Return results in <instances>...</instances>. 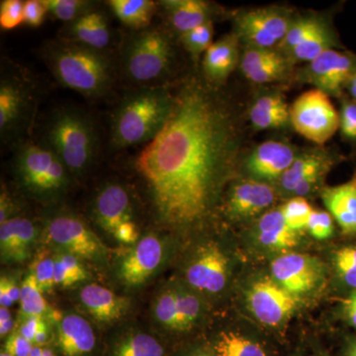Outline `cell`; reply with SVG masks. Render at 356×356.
Here are the masks:
<instances>
[{"label":"cell","mask_w":356,"mask_h":356,"mask_svg":"<svg viewBox=\"0 0 356 356\" xmlns=\"http://www.w3.org/2000/svg\"><path fill=\"white\" fill-rule=\"evenodd\" d=\"M44 6L54 17L72 23L93 11L95 3L86 0H43Z\"/></svg>","instance_id":"38"},{"label":"cell","mask_w":356,"mask_h":356,"mask_svg":"<svg viewBox=\"0 0 356 356\" xmlns=\"http://www.w3.org/2000/svg\"><path fill=\"white\" fill-rule=\"evenodd\" d=\"M79 300L97 322L110 324L127 313L130 301L102 285L88 284L79 291Z\"/></svg>","instance_id":"26"},{"label":"cell","mask_w":356,"mask_h":356,"mask_svg":"<svg viewBox=\"0 0 356 356\" xmlns=\"http://www.w3.org/2000/svg\"><path fill=\"white\" fill-rule=\"evenodd\" d=\"M93 212L99 226L113 235L123 222L133 221L130 194L120 184L106 185L96 196Z\"/></svg>","instance_id":"21"},{"label":"cell","mask_w":356,"mask_h":356,"mask_svg":"<svg viewBox=\"0 0 356 356\" xmlns=\"http://www.w3.org/2000/svg\"><path fill=\"white\" fill-rule=\"evenodd\" d=\"M47 235L67 254L88 261H99L108 250L86 222L72 215L53 218L47 226Z\"/></svg>","instance_id":"11"},{"label":"cell","mask_w":356,"mask_h":356,"mask_svg":"<svg viewBox=\"0 0 356 356\" xmlns=\"http://www.w3.org/2000/svg\"><path fill=\"white\" fill-rule=\"evenodd\" d=\"M55 273V257L43 255L35 262L34 271L32 273L43 293L51 291L56 286Z\"/></svg>","instance_id":"45"},{"label":"cell","mask_w":356,"mask_h":356,"mask_svg":"<svg viewBox=\"0 0 356 356\" xmlns=\"http://www.w3.org/2000/svg\"><path fill=\"white\" fill-rule=\"evenodd\" d=\"M48 9L43 0H28L24 2V23L30 27L37 28L43 24Z\"/></svg>","instance_id":"46"},{"label":"cell","mask_w":356,"mask_h":356,"mask_svg":"<svg viewBox=\"0 0 356 356\" xmlns=\"http://www.w3.org/2000/svg\"><path fill=\"white\" fill-rule=\"evenodd\" d=\"M20 306L21 313L25 317H41L48 310V304L44 298L43 291L33 273L26 276L23 281L21 286Z\"/></svg>","instance_id":"35"},{"label":"cell","mask_w":356,"mask_h":356,"mask_svg":"<svg viewBox=\"0 0 356 356\" xmlns=\"http://www.w3.org/2000/svg\"><path fill=\"white\" fill-rule=\"evenodd\" d=\"M297 13L287 6H269L236 11L233 33L245 48H277Z\"/></svg>","instance_id":"6"},{"label":"cell","mask_w":356,"mask_h":356,"mask_svg":"<svg viewBox=\"0 0 356 356\" xmlns=\"http://www.w3.org/2000/svg\"><path fill=\"white\" fill-rule=\"evenodd\" d=\"M290 125L302 137L323 147L339 131V115L330 96L313 88L292 103Z\"/></svg>","instance_id":"8"},{"label":"cell","mask_w":356,"mask_h":356,"mask_svg":"<svg viewBox=\"0 0 356 356\" xmlns=\"http://www.w3.org/2000/svg\"><path fill=\"white\" fill-rule=\"evenodd\" d=\"M173 92L165 86H144L122 100L115 111L111 140L115 147L149 143L161 132L172 111Z\"/></svg>","instance_id":"3"},{"label":"cell","mask_w":356,"mask_h":356,"mask_svg":"<svg viewBox=\"0 0 356 356\" xmlns=\"http://www.w3.org/2000/svg\"><path fill=\"white\" fill-rule=\"evenodd\" d=\"M339 128L341 138L356 149V102L348 95L341 98Z\"/></svg>","instance_id":"42"},{"label":"cell","mask_w":356,"mask_h":356,"mask_svg":"<svg viewBox=\"0 0 356 356\" xmlns=\"http://www.w3.org/2000/svg\"><path fill=\"white\" fill-rule=\"evenodd\" d=\"M248 119L257 131L284 128L290 125V106L280 93H267L252 103Z\"/></svg>","instance_id":"28"},{"label":"cell","mask_w":356,"mask_h":356,"mask_svg":"<svg viewBox=\"0 0 356 356\" xmlns=\"http://www.w3.org/2000/svg\"><path fill=\"white\" fill-rule=\"evenodd\" d=\"M15 170L26 189L49 195L67 186L69 170L49 147L26 144L18 149Z\"/></svg>","instance_id":"7"},{"label":"cell","mask_w":356,"mask_h":356,"mask_svg":"<svg viewBox=\"0 0 356 356\" xmlns=\"http://www.w3.org/2000/svg\"><path fill=\"white\" fill-rule=\"evenodd\" d=\"M217 89L195 76L180 84L165 125L134 161L156 215L170 226L207 218L242 156L238 114Z\"/></svg>","instance_id":"1"},{"label":"cell","mask_w":356,"mask_h":356,"mask_svg":"<svg viewBox=\"0 0 356 356\" xmlns=\"http://www.w3.org/2000/svg\"><path fill=\"white\" fill-rule=\"evenodd\" d=\"M175 49L168 35L161 29H145L134 35L122 57L129 79L146 86L163 81L172 69Z\"/></svg>","instance_id":"5"},{"label":"cell","mask_w":356,"mask_h":356,"mask_svg":"<svg viewBox=\"0 0 356 356\" xmlns=\"http://www.w3.org/2000/svg\"><path fill=\"white\" fill-rule=\"evenodd\" d=\"M44 322L40 316H31V317H26L23 324L20 325L19 334L25 337L28 341H31L33 344L35 343L37 334L43 327Z\"/></svg>","instance_id":"49"},{"label":"cell","mask_w":356,"mask_h":356,"mask_svg":"<svg viewBox=\"0 0 356 356\" xmlns=\"http://www.w3.org/2000/svg\"><path fill=\"white\" fill-rule=\"evenodd\" d=\"M38 229L26 218L16 217L0 224V254L3 262L22 264L30 259Z\"/></svg>","instance_id":"22"},{"label":"cell","mask_w":356,"mask_h":356,"mask_svg":"<svg viewBox=\"0 0 356 356\" xmlns=\"http://www.w3.org/2000/svg\"><path fill=\"white\" fill-rule=\"evenodd\" d=\"M42 351H43V346H34L29 356H42Z\"/></svg>","instance_id":"57"},{"label":"cell","mask_w":356,"mask_h":356,"mask_svg":"<svg viewBox=\"0 0 356 356\" xmlns=\"http://www.w3.org/2000/svg\"><path fill=\"white\" fill-rule=\"evenodd\" d=\"M213 36L214 24L208 22L180 35L179 41L194 62L197 63L202 54H205L213 44Z\"/></svg>","instance_id":"37"},{"label":"cell","mask_w":356,"mask_h":356,"mask_svg":"<svg viewBox=\"0 0 356 356\" xmlns=\"http://www.w3.org/2000/svg\"><path fill=\"white\" fill-rule=\"evenodd\" d=\"M13 304L14 302L11 299L10 293L7 289L6 283L3 280H0V305L8 308V307L13 306Z\"/></svg>","instance_id":"54"},{"label":"cell","mask_w":356,"mask_h":356,"mask_svg":"<svg viewBox=\"0 0 356 356\" xmlns=\"http://www.w3.org/2000/svg\"><path fill=\"white\" fill-rule=\"evenodd\" d=\"M331 19L322 13H307L303 14L297 13L296 17L293 21L291 27L288 30L286 36L278 44V50L282 53L287 54L293 50L295 47L303 43L307 39L310 38L312 35L320 31Z\"/></svg>","instance_id":"32"},{"label":"cell","mask_w":356,"mask_h":356,"mask_svg":"<svg viewBox=\"0 0 356 356\" xmlns=\"http://www.w3.org/2000/svg\"><path fill=\"white\" fill-rule=\"evenodd\" d=\"M0 356H11L9 353H7L6 350H2L0 353Z\"/></svg>","instance_id":"60"},{"label":"cell","mask_w":356,"mask_h":356,"mask_svg":"<svg viewBox=\"0 0 356 356\" xmlns=\"http://www.w3.org/2000/svg\"><path fill=\"white\" fill-rule=\"evenodd\" d=\"M31 88L22 79L2 76L0 83V133L3 140L24 132L32 109Z\"/></svg>","instance_id":"15"},{"label":"cell","mask_w":356,"mask_h":356,"mask_svg":"<svg viewBox=\"0 0 356 356\" xmlns=\"http://www.w3.org/2000/svg\"><path fill=\"white\" fill-rule=\"evenodd\" d=\"M65 30L69 41L97 51L104 50L111 41V33L106 17L98 11H91L74 22L69 23Z\"/></svg>","instance_id":"29"},{"label":"cell","mask_w":356,"mask_h":356,"mask_svg":"<svg viewBox=\"0 0 356 356\" xmlns=\"http://www.w3.org/2000/svg\"><path fill=\"white\" fill-rule=\"evenodd\" d=\"M56 264V273H55V283L56 285L63 287H70L72 285L76 284L77 282H81L76 275H74L72 271L69 270L60 262L57 257H55Z\"/></svg>","instance_id":"51"},{"label":"cell","mask_w":356,"mask_h":356,"mask_svg":"<svg viewBox=\"0 0 356 356\" xmlns=\"http://www.w3.org/2000/svg\"><path fill=\"white\" fill-rule=\"evenodd\" d=\"M177 306V332L187 331L197 322L202 311L200 300L193 293L175 289Z\"/></svg>","instance_id":"36"},{"label":"cell","mask_w":356,"mask_h":356,"mask_svg":"<svg viewBox=\"0 0 356 356\" xmlns=\"http://www.w3.org/2000/svg\"><path fill=\"white\" fill-rule=\"evenodd\" d=\"M346 92L348 93V97L356 102V74L350 79V83L346 86Z\"/></svg>","instance_id":"55"},{"label":"cell","mask_w":356,"mask_h":356,"mask_svg":"<svg viewBox=\"0 0 356 356\" xmlns=\"http://www.w3.org/2000/svg\"><path fill=\"white\" fill-rule=\"evenodd\" d=\"M300 149L284 140H266L245 156L243 168L248 177L273 184L294 163Z\"/></svg>","instance_id":"16"},{"label":"cell","mask_w":356,"mask_h":356,"mask_svg":"<svg viewBox=\"0 0 356 356\" xmlns=\"http://www.w3.org/2000/svg\"><path fill=\"white\" fill-rule=\"evenodd\" d=\"M241 46L240 40L232 32L211 44L204 54V79L211 86L219 88L240 67Z\"/></svg>","instance_id":"20"},{"label":"cell","mask_w":356,"mask_h":356,"mask_svg":"<svg viewBox=\"0 0 356 356\" xmlns=\"http://www.w3.org/2000/svg\"><path fill=\"white\" fill-rule=\"evenodd\" d=\"M46 147L64 163L70 173L83 175L96 156V134L90 119L74 109L51 116L46 129Z\"/></svg>","instance_id":"4"},{"label":"cell","mask_w":356,"mask_h":356,"mask_svg":"<svg viewBox=\"0 0 356 356\" xmlns=\"http://www.w3.org/2000/svg\"><path fill=\"white\" fill-rule=\"evenodd\" d=\"M108 356H165V348L146 332H130L119 339Z\"/></svg>","instance_id":"33"},{"label":"cell","mask_w":356,"mask_h":356,"mask_svg":"<svg viewBox=\"0 0 356 356\" xmlns=\"http://www.w3.org/2000/svg\"><path fill=\"white\" fill-rule=\"evenodd\" d=\"M154 316L163 327L177 331V306L175 289L165 290L156 297L154 305Z\"/></svg>","instance_id":"41"},{"label":"cell","mask_w":356,"mask_h":356,"mask_svg":"<svg viewBox=\"0 0 356 356\" xmlns=\"http://www.w3.org/2000/svg\"><path fill=\"white\" fill-rule=\"evenodd\" d=\"M186 356H215V355H211V353H207V351L199 350V351H195V353H191V355H188Z\"/></svg>","instance_id":"59"},{"label":"cell","mask_w":356,"mask_h":356,"mask_svg":"<svg viewBox=\"0 0 356 356\" xmlns=\"http://www.w3.org/2000/svg\"><path fill=\"white\" fill-rule=\"evenodd\" d=\"M276 187L254 178L236 180L229 187L226 209L234 220L250 219L270 210L277 199Z\"/></svg>","instance_id":"17"},{"label":"cell","mask_w":356,"mask_h":356,"mask_svg":"<svg viewBox=\"0 0 356 356\" xmlns=\"http://www.w3.org/2000/svg\"><path fill=\"white\" fill-rule=\"evenodd\" d=\"M42 356H56V353L48 346H43V351H42Z\"/></svg>","instance_id":"58"},{"label":"cell","mask_w":356,"mask_h":356,"mask_svg":"<svg viewBox=\"0 0 356 356\" xmlns=\"http://www.w3.org/2000/svg\"><path fill=\"white\" fill-rule=\"evenodd\" d=\"M332 49H344V47L339 41V34L331 21L320 31L312 35L310 38L295 47L285 55L295 65H306L324 54L325 51L332 50Z\"/></svg>","instance_id":"30"},{"label":"cell","mask_w":356,"mask_h":356,"mask_svg":"<svg viewBox=\"0 0 356 356\" xmlns=\"http://www.w3.org/2000/svg\"><path fill=\"white\" fill-rule=\"evenodd\" d=\"M163 257V241L154 235L144 236L124 257L119 267V277L128 286H140L158 270Z\"/></svg>","instance_id":"19"},{"label":"cell","mask_w":356,"mask_h":356,"mask_svg":"<svg viewBox=\"0 0 356 356\" xmlns=\"http://www.w3.org/2000/svg\"><path fill=\"white\" fill-rule=\"evenodd\" d=\"M173 31L178 36L194 28L213 22L216 9L210 2L203 0H165L159 2Z\"/></svg>","instance_id":"25"},{"label":"cell","mask_w":356,"mask_h":356,"mask_svg":"<svg viewBox=\"0 0 356 356\" xmlns=\"http://www.w3.org/2000/svg\"><path fill=\"white\" fill-rule=\"evenodd\" d=\"M344 321L356 330V290L350 293L341 306Z\"/></svg>","instance_id":"52"},{"label":"cell","mask_w":356,"mask_h":356,"mask_svg":"<svg viewBox=\"0 0 356 356\" xmlns=\"http://www.w3.org/2000/svg\"><path fill=\"white\" fill-rule=\"evenodd\" d=\"M344 356H356V339L348 344Z\"/></svg>","instance_id":"56"},{"label":"cell","mask_w":356,"mask_h":356,"mask_svg":"<svg viewBox=\"0 0 356 356\" xmlns=\"http://www.w3.org/2000/svg\"><path fill=\"white\" fill-rule=\"evenodd\" d=\"M355 74L356 54L344 49H332L295 70L293 81L310 84L330 97L341 99Z\"/></svg>","instance_id":"9"},{"label":"cell","mask_w":356,"mask_h":356,"mask_svg":"<svg viewBox=\"0 0 356 356\" xmlns=\"http://www.w3.org/2000/svg\"><path fill=\"white\" fill-rule=\"evenodd\" d=\"M229 275L228 257L214 242L200 245L185 271L188 284L193 289L208 294L222 291L228 283Z\"/></svg>","instance_id":"13"},{"label":"cell","mask_w":356,"mask_h":356,"mask_svg":"<svg viewBox=\"0 0 356 356\" xmlns=\"http://www.w3.org/2000/svg\"><path fill=\"white\" fill-rule=\"evenodd\" d=\"M307 229L317 240H327L334 235V218L327 211L313 210Z\"/></svg>","instance_id":"43"},{"label":"cell","mask_w":356,"mask_h":356,"mask_svg":"<svg viewBox=\"0 0 356 356\" xmlns=\"http://www.w3.org/2000/svg\"><path fill=\"white\" fill-rule=\"evenodd\" d=\"M288 226L294 231L307 229L313 208L303 197H292L280 208Z\"/></svg>","instance_id":"40"},{"label":"cell","mask_w":356,"mask_h":356,"mask_svg":"<svg viewBox=\"0 0 356 356\" xmlns=\"http://www.w3.org/2000/svg\"><path fill=\"white\" fill-rule=\"evenodd\" d=\"M13 199L9 198L6 191H2L1 197H0V224H3L8 220L13 219L11 215H13Z\"/></svg>","instance_id":"53"},{"label":"cell","mask_w":356,"mask_h":356,"mask_svg":"<svg viewBox=\"0 0 356 356\" xmlns=\"http://www.w3.org/2000/svg\"><path fill=\"white\" fill-rule=\"evenodd\" d=\"M44 58L58 83L86 97H102L113 86V65L102 51L69 40L51 42Z\"/></svg>","instance_id":"2"},{"label":"cell","mask_w":356,"mask_h":356,"mask_svg":"<svg viewBox=\"0 0 356 356\" xmlns=\"http://www.w3.org/2000/svg\"><path fill=\"white\" fill-rule=\"evenodd\" d=\"M334 266L339 281L350 290H356V245L339 248L334 255Z\"/></svg>","instance_id":"39"},{"label":"cell","mask_w":356,"mask_h":356,"mask_svg":"<svg viewBox=\"0 0 356 356\" xmlns=\"http://www.w3.org/2000/svg\"><path fill=\"white\" fill-rule=\"evenodd\" d=\"M56 257L60 259V262H62L69 270L72 271L74 275H76L79 280L83 281L88 280V270L84 268L83 264L79 261V257H76V255L64 252V254H58L56 255Z\"/></svg>","instance_id":"50"},{"label":"cell","mask_w":356,"mask_h":356,"mask_svg":"<svg viewBox=\"0 0 356 356\" xmlns=\"http://www.w3.org/2000/svg\"><path fill=\"white\" fill-rule=\"evenodd\" d=\"M295 67L278 49L245 48L238 67L252 83L268 84L293 79Z\"/></svg>","instance_id":"18"},{"label":"cell","mask_w":356,"mask_h":356,"mask_svg":"<svg viewBox=\"0 0 356 356\" xmlns=\"http://www.w3.org/2000/svg\"><path fill=\"white\" fill-rule=\"evenodd\" d=\"M270 271L275 282L297 297L313 291L325 274L322 262L316 257L293 252L274 259Z\"/></svg>","instance_id":"14"},{"label":"cell","mask_w":356,"mask_h":356,"mask_svg":"<svg viewBox=\"0 0 356 356\" xmlns=\"http://www.w3.org/2000/svg\"><path fill=\"white\" fill-rule=\"evenodd\" d=\"M113 236L118 242L126 243V245H133L138 243L139 238V232L137 226L133 221L123 222L113 233Z\"/></svg>","instance_id":"48"},{"label":"cell","mask_w":356,"mask_h":356,"mask_svg":"<svg viewBox=\"0 0 356 356\" xmlns=\"http://www.w3.org/2000/svg\"><path fill=\"white\" fill-rule=\"evenodd\" d=\"M24 23V2L4 0L0 4V26L3 30H13Z\"/></svg>","instance_id":"44"},{"label":"cell","mask_w":356,"mask_h":356,"mask_svg":"<svg viewBox=\"0 0 356 356\" xmlns=\"http://www.w3.org/2000/svg\"><path fill=\"white\" fill-rule=\"evenodd\" d=\"M297 298L270 278L257 281L247 293L248 306L252 315L268 327L286 321L298 305Z\"/></svg>","instance_id":"12"},{"label":"cell","mask_w":356,"mask_h":356,"mask_svg":"<svg viewBox=\"0 0 356 356\" xmlns=\"http://www.w3.org/2000/svg\"><path fill=\"white\" fill-rule=\"evenodd\" d=\"M215 356H267L261 344L236 332H222L214 343Z\"/></svg>","instance_id":"34"},{"label":"cell","mask_w":356,"mask_h":356,"mask_svg":"<svg viewBox=\"0 0 356 356\" xmlns=\"http://www.w3.org/2000/svg\"><path fill=\"white\" fill-rule=\"evenodd\" d=\"M56 348L62 356H91L96 348L95 332L88 320L69 314L58 322Z\"/></svg>","instance_id":"23"},{"label":"cell","mask_w":356,"mask_h":356,"mask_svg":"<svg viewBox=\"0 0 356 356\" xmlns=\"http://www.w3.org/2000/svg\"><path fill=\"white\" fill-rule=\"evenodd\" d=\"M34 344L21 336L19 332H13L7 337L4 350L11 356H29Z\"/></svg>","instance_id":"47"},{"label":"cell","mask_w":356,"mask_h":356,"mask_svg":"<svg viewBox=\"0 0 356 356\" xmlns=\"http://www.w3.org/2000/svg\"><path fill=\"white\" fill-rule=\"evenodd\" d=\"M255 236L262 247L280 252L291 250L299 243L298 232L288 226L280 208L261 215L255 227Z\"/></svg>","instance_id":"27"},{"label":"cell","mask_w":356,"mask_h":356,"mask_svg":"<svg viewBox=\"0 0 356 356\" xmlns=\"http://www.w3.org/2000/svg\"><path fill=\"white\" fill-rule=\"evenodd\" d=\"M108 6L124 25L135 30H145L151 24L156 3L149 0H111Z\"/></svg>","instance_id":"31"},{"label":"cell","mask_w":356,"mask_h":356,"mask_svg":"<svg viewBox=\"0 0 356 356\" xmlns=\"http://www.w3.org/2000/svg\"><path fill=\"white\" fill-rule=\"evenodd\" d=\"M343 159V154L324 147L300 151L294 163L276 182V189L292 197L306 198L317 191L327 173Z\"/></svg>","instance_id":"10"},{"label":"cell","mask_w":356,"mask_h":356,"mask_svg":"<svg viewBox=\"0 0 356 356\" xmlns=\"http://www.w3.org/2000/svg\"><path fill=\"white\" fill-rule=\"evenodd\" d=\"M321 198L327 212L339 225L341 234L356 236V170L348 181L334 186H325Z\"/></svg>","instance_id":"24"}]
</instances>
